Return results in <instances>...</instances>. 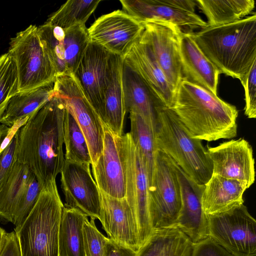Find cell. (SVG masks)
<instances>
[{
  "label": "cell",
  "instance_id": "1",
  "mask_svg": "<svg viewBox=\"0 0 256 256\" xmlns=\"http://www.w3.org/2000/svg\"><path fill=\"white\" fill-rule=\"evenodd\" d=\"M66 106L54 95L16 132L17 160L43 186L56 180L64 163V123Z\"/></svg>",
  "mask_w": 256,
  "mask_h": 256
},
{
  "label": "cell",
  "instance_id": "2",
  "mask_svg": "<svg viewBox=\"0 0 256 256\" xmlns=\"http://www.w3.org/2000/svg\"><path fill=\"white\" fill-rule=\"evenodd\" d=\"M170 108L194 138L211 142L237 135L236 108L184 79Z\"/></svg>",
  "mask_w": 256,
  "mask_h": 256
},
{
  "label": "cell",
  "instance_id": "3",
  "mask_svg": "<svg viewBox=\"0 0 256 256\" xmlns=\"http://www.w3.org/2000/svg\"><path fill=\"white\" fill-rule=\"evenodd\" d=\"M192 36L220 74L242 82L256 61V14L234 22L200 29Z\"/></svg>",
  "mask_w": 256,
  "mask_h": 256
},
{
  "label": "cell",
  "instance_id": "4",
  "mask_svg": "<svg viewBox=\"0 0 256 256\" xmlns=\"http://www.w3.org/2000/svg\"><path fill=\"white\" fill-rule=\"evenodd\" d=\"M157 150L169 156L196 184L204 186L212 174V164L200 140L193 138L170 108H156Z\"/></svg>",
  "mask_w": 256,
  "mask_h": 256
},
{
  "label": "cell",
  "instance_id": "5",
  "mask_svg": "<svg viewBox=\"0 0 256 256\" xmlns=\"http://www.w3.org/2000/svg\"><path fill=\"white\" fill-rule=\"evenodd\" d=\"M64 206L56 181L43 185L32 210L14 231L21 256H59L58 233Z\"/></svg>",
  "mask_w": 256,
  "mask_h": 256
},
{
  "label": "cell",
  "instance_id": "6",
  "mask_svg": "<svg viewBox=\"0 0 256 256\" xmlns=\"http://www.w3.org/2000/svg\"><path fill=\"white\" fill-rule=\"evenodd\" d=\"M149 213L152 232L176 226L182 208L176 164L158 150L148 184Z\"/></svg>",
  "mask_w": 256,
  "mask_h": 256
},
{
  "label": "cell",
  "instance_id": "7",
  "mask_svg": "<svg viewBox=\"0 0 256 256\" xmlns=\"http://www.w3.org/2000/svg\"><path fill=\"white\" fill-rule=\"evenodd\" d=\"M30 25L11 38L8 52L14 58L18 76V94L54 83L57 76L37 31Z\"/></svg>",
  "mask_w": 256,
  "mask_h": 256
},
{
  "label": "cell",
  "instance_id": "8",
  "mask_svg": "<svg viewBox=\"0 0 256 256\" xmlns=\"http://www.w3.org/2000/svg\"><path fill=\"white\" fill-rule=\"evenodd\" d=\"M206 215L208 236L234 256H256V221L244 204Z\"/></svg>",
  "mask_w": 256,
  "mask_h": 256
},
{
  "label": "cell",
  "instance_id": "9",
  "mask_svg": "<svg viewBox=\"0 0 256 256\" xmlns=\"http://www.w3.org/2000/svg\"><path fill=\"white\" fill-rule=\"evenodd\" d=\"M54 89V95L64 100L78 124L87 142L91 165L94 164L103 150V122L74 74L57 76Z\"/></svg>",
  "mask_w": 256,
  "mask_h": 256
},
{
  "label": "cell",
  "instance_id": "10",
  "mask_svg": "<svg viewBox=\"0 0 256 256\" xmlns=\"http://www.w3.org/2000/svg\"><path fill=\"white\" fill-rule=\"evenodd\" d=\"M126 170V198L137 222L140 246L152 233L149 213V179L139 152L129 132L123 134Z\"/></svg>",
  "mask_w": 256,
  "mask_h": 256
},
{
  "label": "cell",
  "instance_id": "11",
  "mask_svg": "<svg viewBox=\"0 0 256 256\" xmlns=\"http://www.w3.org/2000/svg\"><path fill=\"white\" fill-rule=\"evenodd\" d=\"M37 31L57 76L74 74L90 42L86 25L63 29L46 22Z\"/></svg>",
  "mask_w": 256,
  "mask_h": 256
},
{
  "label": "cell",
  "instance_id": "12",
  "mask_svg": "<svg viewBox=\"0 0 256 256\" xmlns=\"http://www.w3.org/2000/svg\"><path fill=\"white\" fill-rule=\"evenodd\" d=\"M122 10L142 23L162 21L172 24L184 32L208 26L195 12L196 0H121Z\"/></svg>",
  "mask_w": 256,
  "mask_h": 256
},
{
  "label": "cell",
  "instance_id": "13",
  "mask_svg": "<svg viewBox=\"0 0 256 256\" xmlns=\"http://www.w3.org/2000/svg\"><path fill=\"white\" fill-rule=\"evenodd\" d=\"M144 27L124 10L104 14L87 29L90 42L124 58L140 38Z\"/></svg>",
  "mask_w": 256,
  "mask_h": 256
},
{
  "label": "cell",
  "instance_id": "14",
  "mask_svg": "<svg viewBox=\"0 0 256 256\" xmlns=\"http://www.w3.org/2000/svg\"><path fill=\"white\" fill-rule=\"evenodd\" d=\"M142 24L144 29L140 40L150 48L176 94L182 80L180 48L182 30L178 26L165 22Z\"/></svg>",
  "mask_w": 256,
  "mask_h": 256
},
{
  "label": "cell",
  "instance_id": "15",
  "mask_svg": "<svg viewBox=\"0 0 256 256\" xmlns=\"http://www.w3.org/2000/svg\"><path fill=\"white\" fill-rule=\"evenodd\" d=\"M112 68V53L89 42L74 74L104 122V96Z\"/></svg>",
  "mask_w": 256,
  "mask_h": 256
},
{
  "label": "cell",
  "instance_id": "16",
  "mask_svg": "<svg viewBox=\"0 0 256 256\" xmlns=\"http://www.w3.org/2000/svg\"><path fill=\"white\" fill-rule=\"evenodd\" d=\"M90 164L65 160L60 172L64 206L80 210L92 219L100 218V192Z\"/></svg>",
  "mask_w": 256,
  "mask_h": 256
},
{
  "label": "cell",
  "instance_id": "17",
  "mask_svg": "<svg viewBox=\"0 0 256 256\" xmlns=\"http://www.w3.org/2000/svg\"><path fill=\"white\" fill-rule=\"evenodd\" d=\"M102 152L92 166L94 180L99 190L115 198L126 196V170L123 135L118 136L104 123Z\"/></svg>",
  "mask_w": 256,
  "mask_h": 256
},
{
  "label": "cell",
  "instance_id": "18",
  "mask_svg": "<svg viewBox=\"0 0 256 256\" xmlns=\"http://www.w3.org/2000/svg\"><path fill=\"white\" fill-rule=\"evenodd\" d=\"M212 174L244 183L248 188L255 180L254 159L250 143L243 138L208 148Z\"/></svg>",
  "mask_w": 256,
  "mask_h": 256
},
{
  "label": "cell",
  "instance_id": "19",
  "mask_svg": "<svg viewBox=\"0 0 256 256\" xmlns=\"http://www.w3.org/2000/svg\"><path fill=\"white\" fill-rule=\"evenodd\" d=\"M100 192L99 220L108 238L138 252L141 246L138 226L126 198H115Z\"/></svg>",
  "mask_w": 256,
  "mask_h": 256
},
{
  "label": "cell",
  "instance_id": "20",
  "mask_svg": "<svg viewBox=\"0 0 256 256\" xmlns=\"http://www.w3.org/2000/svg\"><path fill=\"white\" fill-rule=\"evenodd\" d=\"M123 62L138 74L162 106L172 108L175 93L145 42L140 39L123 58Z\"/></svg>",
  "mask_w": 256,
  "mask_h": 256
},
{
  "label": "cell",
  "instance_id": "21",
  "mask_svg": "<svg viewBox=\"0 0 256 256\" xmlns=\"http://www.w3.org/2000/svg\"><path fill=\"white\" fill-rule=\"evenodd\" d=\"M177 170L182 205L176 226L195 244L208 236L206 215L202 202L204 186L196 184L178 166Z\"/></svg>",
  "mask_w": 256,
  "mask_h": 256
},
{
  "label": "cell",
  "instance_id": "22",
  "mask_svg": "<svg viewBox=\"0 0 256 256\" xmlns=\"http://www.w3.org/2000/svg\"><path fill=\"white\" fill-rule=\"evenodd\" d=\"M192 32L182 31L180 34V48L182 79L217 96L220 72L198 46L192 36Z\"/></svg>",
  "mask_w": 256,
  "mask_h": 256
},
{
  "label": "cell",
  "instance_id": "23",
  "mask_svg": "<svg viewBox=\"0 0 256 256\" xmlns=\"http://www.w3.org/2000/svg\"><path fill=\"white\" fill-rule=\"evenodd\" d=\"M248 188L244 183L212 174L204 185L202 195L204 214H218L243 204V195Z\"/></svg>",
  "mask_w": 256,
  "mask_h": 256
},
{
  "label": "cell",
  "instance_id": "24",
  "mask_svg": "<svg viewBox=\"0 0 256 256\" xmlns=\"http://www.w3.org/2000/svg\"><path fill=\"white\" fill-rule=\"evenodd\" d=\"M122 86L126 112L142 116L156 130V108L162 104L138 74L124 62Z\"/></svg>",
  "mask_w": 256,
  "mask_h": 256
},
{
  "label": "cell",
  "instance_id": "25",
  "mask_svg": "<svg viewBox=\"0 0 256 256\" xmlns=\"http://www.w3.org/2000/svg\"><path fill=\"white\" fill-rule=\"evenodd\" d=\"M123 58L112 53L110 76L104 96V123L115 134L122 136L126 113L122 86Z\"/></svg>",
  "mask_w": 256,
  "mask_h": 256
},
{
  "label": "cell",
  "instance_id": "26",
  "mask_svg": "<svg viewBox=\"0 0 256 256\" xmlns=\"http://www.w3.org/2000/svg\"><path fill=\"white\" fill-rule=\"evenodd\" d=\"M192 242L176 226L154 230L136 256H191Z\"/></svg>",
  "mask_w": 256,
  "mask_h": 256
},
{
  "label": "cell",
  "instance_id": "27",
  "mask_svg": "<svg viewBox=\"0 0 256 256\" xmlns=\"http://www.w3.org/2000/svg\"><path fill=\"white\" fill-rule=\"evenodd\" d=\"M54 84L13 96L0 123L10 128L16 122L30 118L54 96Z\"/></svg>",
  "mask_w": 256,
  "mask_h": 256
},
{
  "label": "cell",
  "instance_id": "28",
  "mask_svg": "<svg viewBox=\"0 0 256 256\" xmlns=\"http://www.w3.org/2000/svg\"><path fill=\"white\" fill-rule=\"evenodd\" d=\"M86 216L78 209L64 206L59 228V256H85L82 228Z\"/></svg>",
  "mask_w": 256,
  "mask_h": 256
},
{
  "label": "cell",
  "instance_id": "29",
  "mask_svg": "<svg viewBox=\"0 0 256 256\" xmlns=\"http://www.w3.org/2000/svg\"><path fill=\"white\" fill-rule=\"evenodd\" d=\"M196 6L206 16L208 26L229 24L250 14L254 0H196Z\"/></svg>",
  "mask_w": 256,
  "mask_h": 256
},
{
  "label": "cell",
  "instance_id": "30",
  "mask_svg": "<svg viewBox=\"0 0 256 256\" xmlns=\"http://www.w3.org/2000/svg\"><path fill=\"white\" fill-rule=\"evenodd\" d=\"M35 175L24 164L16 162L0 192V216L13 223L18 205Z\"/></svg>",
  "mask_w": 256,
  "mask_h": 256
},
{
  "label": "cell",
  "instance_id": "31",
  "mask_svg": "<svg viewBox=\"0 0 256 256\" xmlns=\"http://www.w3.org/2000/svg\"><path fill=\"white\" fill-rule=\"evenodd\" d=\"M130 130L129 133L139 152L150 182L158 150L155 141V128L138 114L130 113Z\"/></svg>",
  "mask_w": 256,
  "mask_h": 256
},
{
  "label": "cell",
  "instance_id": "32",
  "mask_svg": "<svg viewBox=\"0 0 256 256\" xmlns=\"http://www.w3.org/2000/svg\"><path fill=\"white\" fill-rule=\"evenodd\" d=\"M100 2L101 0H68L52 13L46 22L63 29L86 25Z\"/></svg>",
  "mask_w": 256,
  "mask_h": 256
},
{
  "label": "cell",
  "instance_id": "33",
  "mask_svg": "<svg viewBox=\"0 0 256 256\" xmlns=\"http://www.w3.org/2000/svg\"><path fill=\"white\" fill-rule=\"evenodd\" d=\"M64 136L65 160L91 164L86 140L74 115L67 106L64 118Z\"/></svg>",
  "mask_w": 256,
  "mask_h": 256
},
{
  "label": "cell",
  "instance_id": "34",
  "mask_svg": "<svg viewBox=\"0 0 256 256\" xmlns=\"http://www.w3.org/2000/svg\"><path fill=\"white\" fill-rule=\"evenodd\" d=\"M18 84L16 62L7 52L0 56V120L10 98L18 94Z\"/></svg>",
  "mask_w": 256,
  "mask_h": 256
},
{
  "label": "cell",
  "instance_id": "35",
  "mask_svg": "<svg viewBox=\"0 0 256 256\" xmlns=\"http://www.w3.org/2000/svg\"><path fill=\"white\" fill-rule=\"evenodd\" d=\"M95 220L86 216L83 222L82 232L84 250L86 256H104L106 242V237L97 228Z\"/></svg>",
  "mask_w": 256,
  "mask_h": 256
},
{
  "label": "cell",
  "instance_id": "36",
  "mask_svg": "<svg viewBox=\"0 0 256 256\" xmlns=\"http://www.w3.org/2000/svg\"><path fill=\"white\" fill-rule=\"evenodd\" d=\"M42 185L35 176L20 199L14 213L13 224L14 231L18 230L34 207Z\"/></svg>",
  "mask_w": 256,
  "mask_h": 256
},
{
  "label": "cell",
  "instance_id": "37",
  "mask_svg": "<svg viewBox=\"0 0 256 256\" xmlns=\"http://www.w3.org/2000/svg\"><path fill=\"white\" fill-rule=\"evenodd\" d=\"M18 135L16 133L8 144L0 153V192L7 181L16 161Z\"/></svg>",
  "mask_w": 256,
  "mask_h": 256
},
{
  "label": "cell",
  "instance_id": "38",
  "mask_svg": "<svg viewBox=\"0 0 256 256\" xmlns=\"http://www.w3.org/2000/svg\"><path fill=\"white\" fill-rule=\"evenodd\" d=\"M245 91L244 114L249 118H256V61L242 82Z\"/></svg>",
  "mask_w": 256,
  "mask_h": 256
},
{
  "label": "cell",
  "instance_id": "39",
  "mask_svg": "<svg viewBox=\"0 0 256 256\" xmlns=\"http://www.w3.org/2000/svg\"><path fill=\"white\" fill-rule=\"evenodd\" d=\"M191 256H234L212 238L208 236L192 244Z\"/></svg>",
  "mask_w": 256,
  "mask_h": 256
},
{
  "label": "cell",
  "instance_id": "40",
  "mask_svg": "<svg viewBox=\"0 0 256 256\" xmlns=\"http://www.w3.org/2000/svg\"><path fill=\"white\" fill-rule=\"evenodd\" d=\"M0 256H21L20 245L14 232L4 230L0 243Z\"/></svg>",
  "mask_w": 256,
  "mask_h": 256
},
{
  "label": "cell",
  "instance_id": "41",
  "mask_svg": "<svg viewBox=\"0 0 256 256\" xmlns=\"http://www.w3.org/2000/svg\"><path fill=\"white\" fill-rule=\"evenodd\" d=\"M137 252L108 238L104 256H136Z\"/></svg>",
  "mask_w": 256,
  "mask_h": 256
},
{
  "label": "cell",
  "instance_id": "42",
  "mask_svg": "<svg viewBox=\"0 0 256 256\" xmlns=\"http://www.w3.org/2000/svg\"><path fill=\"white\" fill-rule=\"evenodd\" d=\"M9 129L10 128L2 124L0 126V147L4 139L7 136Z\"/></svg>",
  "mask_w": 256,
  "mask_h": 256
},
{
  "label": "cell",
  "instance_id": "43",
  "mask_svg": "<svg viewBox=\"0 0 256 256\" xmlns=\"http://www.w3.org/2000/svg\"></svg>",
  "mask_w": 256,
  "mask_h": 256
}]
</instances>
